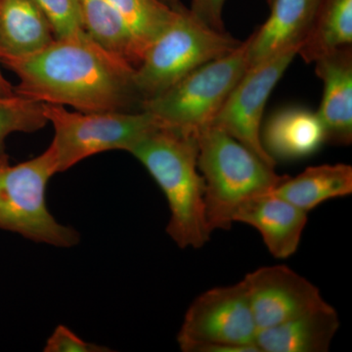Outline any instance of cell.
<instances>
[{
	"label": "cell",
	"mask_w": 352,
	"mask_h": 352,
	"mask_svg": "<svg viewBox=\"0 0 352 352\" xmlns=\"http://www.w3.org/2000/svg\"><path fill=\"white\" fill-rule=\"evenodd\" d=\"M198 168L205 182L206 221L210 234L229 230L247 201L270 193L289 175H279L223 129L208 126L198 133Z\"/></svg>",
	"instance_id": "obj_3"
},
{
	"label": "cell",
	"mask_w": 352,
	"mask_h": 352,
	"mask_svg": "<svg viewBox=\"0 0 352 352\" xmlns=\"http://www.w3.org/2000/svg\"><path fill=\"white\" fill-rule=\"evenodd\" d=\"M159 1L173 9H177L183 6L180 0H159Z\"/></svg>",
	"instance_id": "obj_26"
},
{
	"label": "cell",
	"mask_w": 352,
	"mask_h": 352,
	"mask_svg": "<svg viewBox=\"0 0 352 352\" xmlns=\"http://www.w3.org/2000/svg\"><path fill=\"white\" fill-rule=\"evenodd\" d=\"M307 221V212L271 192L247 201L234 215V223L256 229L268 252L279 259L298 251Z\"/></svg>",
	"instance_id": "obj_12"
},
{
	"label": "cell",
	"mask_w": 352,
	"mask_h": 352,
	"mask_svg": "<svg viewBox=\"0 0 352 352\" xmlns=\"http://www.w3.org/2000/svg\"><path fill=\"white\" fill-rule=\"evenodd\" d=\"M122 16L143 55L150 44L170 24L176 9L159 0H108Z\"/></svg>",
	"instance_id": "obj_20"
},
{
	"label": "cell",
	"mask_w": 352,
	"mask_h": 352,
	"mask_svg": "<svg viewBox=\"0 0 352 352\" xmlns=\"http://www.w3.org/2000/svg\"><path fill=\"white\" fill-rule=\"evenodd\" d=\"M321 0H273L267 21L248 38V65L261 63L285 50L302 46Z\"/></svg>",
	"instance_id": "obj_13"
},
{
	"label": "cell",
	"mask_w": 352,
	"mask_h": 352,
	"mask_svg": "<svg viewBox=\"0 0 352 352\" xmlns=\"http://www.w3.org/2000/svg\"><path fill=\"white\" fill-rule=\"evenodd\" d=\"M48 124L43 103L15 94H0V150L6 138L17 132L32 133Z\"/></svg>",
	"instance_id": "obj_21"
},
{
	"label": "cell",
	"mask_w": 352,
	"mask_h": 352,
	"mask_svg": "<svg viewBox=\"0 0 352 352\" xmlns=\"http://www.w3.org/2000/svg\"><path fill=\"white\" fill-rule=\"evenodd\" d=\"M352 0H321L314 25L298 50L307 63L351 46Z\"/></svg>",
	"instance_id": "obj_19"
},
{
	"label": "cell",
	"mask_w": 352,
	"mask_h": 352,
	"mask_svg": "<svg viewBox=\"0 0 352 352\" xmlns=\"http://www.w3.org/2000/svg\"><path fill=\"white\" fill-rule=\"evenodd\" d=\"M298 50L300 46L289 47L248 68L212 122L273 168L277 162L266 152L261 141L264 108Z\"/></svg>",
	"instance_id": "obj_9"
},
{
	"label": "cell",
	"mask_w": 352,
	"mask_h": 352,
	"mask_svg": "<svg viewBox=\"0 0 352 352\" xmlns=\"http://www.w3.org/2000/svg\"><path fill=\"white\" fill-rule=\"evenodd\" d=\"M80 4L83 29L88 36L136 68L143 53L119 11L108 0H80Z\"/></svg>",
	"instance_id": "obj_18"
},
{
	"label": "cell",
	"mask_w": 352,
	"mask_h": 352,
	"mask_svg": "<svg viewBox=\"0 0 352 352\" xmlns=\"http://www.w3.org/2000/svg\"><path fill=\"white\" fill-rule=\"evenodd\" d=\"M55 39L50 21L34 0H0V63L36 54Z\"/></svg>",
	"instance_id": "obj_15"
},
{
	"label": "cell",
	"mask_w": 352,
	"mask_h": 352,
	"mask_svg": "<svg viewBox=\"0 0 352 352\" xmlns=\"http://www.w3.org/2000/svg\"><path fill=\"white\" fill-rule=\"evenodd\" d=\"M264 149L273 159L296 160L310 156L325 143L317 113L292 107L275 113L261 131Z\"/></svg>",
	"instance_id": "obj_16"
},
{
	"label": "cell",
	"mask_w": 352,
	"mask_h": 352,
	"mask_svg": "<svg viewBox=\"0 0 352 352\" xmlns=\"http://www.w3.org/2000/svg\"><path fill=\"white\" fill-rule=\"evenodd\" d=\"M226 0H192V15L204 25L217 32H226L223 23V7Z\"/></svg>",
	"instance_id": "obj_24"
},
{
	"label": "cell",
	"mask_w": 352,
	"mask_h": 352,
	"mask_svg": "<svg viewBox=\"0 0 352 352\" xmlns=\"http://www.w3.org/2000/svg\"><path fill=\"white\" fill-rule=\"evenodd\" d=\"M248 39L237 48L184 76L142 104L162 126L198 134L212 126L248 65Z\"/></svg>",
	"instance_id": "obj_6"
},
{
	"label": "cell",
	"mask_w": 352,
	"mask_h": 352,
	"mask_svg": "<svg viewBox=\"0 0 352 352\" xmlns=\"http://www.w3.org/2000/svg\"><path fill=\"white\" fill-rule=\"evenodd\" d=\"M43 113L54 129L50 149L58 173L87 157L109 151L131 152L139 141L161 124L146 111L80 112L43 103Z\"/></svg>",
	"instance_id": "obj_7"
},
{
	"label": "cell",
	"mask_w": 352,
	"mask_h": 352,
	"mask_svg": "<svg viewBox=\"0 0 352 352\" xmlns=\"http://www.w3.org/2000/svg\"><path fill=\"white\" fill-rule=\"evenodd\" d=\"M50 21L56 38L87 34L83 29L80 0H34Z\"/></svg>",
	"instance_id": "obj_22"
},
{
	"label": "cell",
	"mask_w": 352,
	"mask_h": 352,
	"mask_svg": "<svg viewBox=\"0 0 352 352\" xmlns=\"http://www.w3.org/2000/svg\"><path fill=\"white\" fill-rule=\"evenodd\" d=\"M271 193L305 212L324 201L352 193V166L346 164L310 166L296 177L287 178Z\"/></svg>",
	"instance_id": "obj_17"
},
{
	"label": "cell",
	"mask_w": 352,
	"mask_h": 352,
	"mask_svg": "<svg viewBox=\"0 0 352 352\" xmlns=\"http://www.w3.org/2000/svg\"><path fill=\"white\" fill-rule=\"evenodd\" d=\"M56 173L50 147L18 164H11L4 150H0V229L39 244L58 248L78 245L80 234L58 222L46 206V186Z\"/></svg>",
	"instance_id": "obj_5"
},
{
	"label": "cell",
	"mask_w": 352,
	"mask_h": 352,
	"mask_svg": "<svg viewBox=\"0 0 352 352\" xmlns=\"http://www.w3.org/2000/svg\"><path fill=\"white\" fill-rule=\"evenodd\" d=\"M315 72L324 85L317 115L325 142L347 146L352 142V50L339 48L317 59Z\"/></svg>",
	"instance_id": "obj_11"
},
{
	"label": "cell",
	"mask_w": 352,
	"mask_h": 352,
	"mask_svg": "<svg viewBox=\"0 0 352 352\" xmlns=\"http://www.w3.org/2000/svg\"><path fill=\"white\" fill-rule=\"evenodd\" d=\"M242 43L204 25L184 6L176 9L173 19L150 44L134 71L143 103L203 65L237 50Z\"/></svg>",
	"instance_id": "obj_4"
},
{
	"label": "cell",
	"mask_w": 352,
	"mask_h": 352,
	"mask_svg": "<svg viewBox=\"0 0 352 352\" xmlns=\"http://www.w3.org/2000/svg\"><path fill=\"white\" fill-rule=\"evenodd\" d=\"M19 83L15 94L80 112H133L142 108L135 68L88 36L56 38L31 56L2 60Z\"/></svg>",
	"instance_id": "obj_1"
},
{
	"label": "cell",
	"mask_w": 352,
	"mask_h": 352,
	"mask_svg": "<svg viewBox=\"0 0 352 352\" xmlns=\"http://www.w3.org/2000/svg\"><path fill=\"white\" fill-rule=\"evenodd\" d=\"M14 87L8 82L1 71V63H0V94L10 95L14 94Z\"/></svg>",
	"instance_id": "obj_25"
},
{
	"label": "cell",
	"mask_w": 352,
	"mask_h": 352,
	"mask_svg": "<svg viewBox=\"0 0 352 352\" xmlns=\"http://www.w3.org/2000/svg\"><path fill=\"white\" fill-rule=\"evenodd\" d=\"M267 1H268V4H270H270L272 3L273 0H267Z\"/></svg>",
	"instance_id": "obj_27"
},
{
	"label": "cell",
	"mask_w": 352,
	"mask_h": 352,
	"mask_svg": "<svg viewBox=\"0 0 352 352\" xmlns=\"http://www.w3.org/2000/svg\"><path fill=\"white\" fill-rule=\"evenodd\" d=\"M144 166L168 201L166 233L180 249H200L210 240L205 182L198 168V134L157 126L129 152Z\"/></svg>",
	"instance_id": "obj_2"
},
{
	"label": "cell",
	"mask_w": 352,
	"mask_h": 352,
	"mask_svg": "<svg viewBox=\"0 0 352 352\" xmlns=\"http://www.w3.org/2000/svg\"><path fill=\"white\" fill-rule=\"evenodd\" d=\"M45 352H106L107 347L85 342L66 326L59 325L48 338Z\"/></svg>",
	"instance_id": "obj_23"
},
{
	"label": "cell",
	"mask_w": 352,
	"mask_h": 352,
	"mask_svg": "<svg viewBox=\"0 0 352 352\" xmlns=\"http://www.w3.org/2000/svg\"><path fill=\"white\" fill-rule=\"evenodd\" d=\"M258 331L325 305L318 287L287 265L263 266L243 279Z\"/></svg>",
	"instance_id": "obj_10"
},
{
	"label": "cell",
	"mask_w": 352,
	"mask_h": 352,
	"mask_svg": "<svg viewBox=\"0 0 352 352\" xmlns=\"http://www.w3.org/2000/svg\"><path fill=\"white\" fill-rule=\"evenodd\" d=\"M340 327L337 310L326 302L279 325L258 331L261 352H327Z\"/></svg>",
	"instance_id": "obj_14"
},
{
	"label": "cell",
	"mask_w": 352,
	"mask_h": 352,
	"mask_svg": "<svg viewBox=\"0 0 352 352\" xmlns=\"http://www.w3.org/2000/svg\"><path fill=\"white\" fill-rule=\"evenodd\" d=\"M244 281L212 288L190 305L177 335L183 352H261Z\"/></svg>",
	"instance_id": "obj_8"
}]
</instances>
